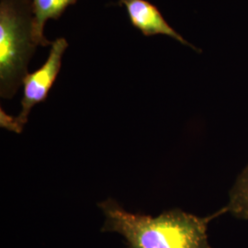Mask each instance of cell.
Masks as SVG:
<instances>
[{"label":"cell","instance_id":"obj_1","mask_svg":"<svg viewBox=\"0 0 248 248\" xmlns=\"http://www.w3.org/2000/svg\"><path fill=\"white\" fill-rule=\"evenodd\" d=\"M98 206L106 217L101 231L120 233L127 248H212L208 242V224L227 213L224 207L207 217H198L174 209L153 217L129 213L111 199Z\"/></svg>","mask_w":248,"mask_h":248},{"label":"cell","instance_id":"obj_2","mask_svg":"<svg viewBox=\"0 0 248 248\" xmlns=\"http://www.w3.org/2000/svg\"><path fill=\"white\" fill-rule=\"evenodd\" d=\"M30 0H0V96L11 98L23 84L35 53Z\"/></svg>","mask_w":248,"mask_h":248},{"label":"cell","instance_id":"obj_3","mask_svg":"<svg viewBox=\"0 0 248 248\" xmlns=\"http://www.w3.org/2000/svg\"><path fill=\"white\" fill-rule=\"evenodd\" d=\"M68 47L64 38L56 39L51 45L49 55L45 63L36 71L28 74L23 80V96L21 111L16 118L8 115L1 109V127L20 133L28 122V117L33 107L44 102L48 97L62 66V55Z\"/></svg>","mask_w":248,"mask_h":248},{"label":"cell","instance_id":"obj_4","mask_svg":"<svg viewBox=\"0 0 248 248\" xmlns=\"http://www.w3.org/2000/svg\"><path fill=\"white\" fill-rule=\"evenodd\" d=\"M119 5L126 9L129 19L133 27L138 29L144 36L163 34L177 40L182 45L195 47L177 33L162 16L158 9L147 0H119Z\"/></svg>","mask_w":248,"mask_h":248},{"label":"cell","instance_id":"obj_5","mask_svg":"<svg viewBox=\"0 0 248 248\" xmlns=\"http://www.w3.org/2000/svg\"><path fill=\"white\" fill-rule=\"evenodd\" d=\"M33 15V37L36 45H52L44 35L45 23L48 19H59L64 11L78 0H30Z\"/></svg>","mask_w":248,"mask_h":248},{"label":"cell","instance_id":"obj_6","mask_svg":"<svg viewBox=\"0 0 248 248\" xmlns=\"http://www.w3.org/2000/svg\"><path fill=\"white\" fill-rule=\"evenodd\" d=\"M232 216L248 220V166L236 179L232 187L229 202L225 206Z\"/></svg>","mask_w":248,"mask_h":248}]
</instances>
